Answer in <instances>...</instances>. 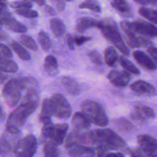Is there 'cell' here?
<instances>
[{
	"label": "cell",
	"mask_w": 157,
	"mask_h": 157,
	"mask_svg": "<svg viewBox=\"0 0 157 157\" xmlns=\"http://www.w3.org/2000/svg\"><path fill=\"white\" fill-rule=\"evenodd\" d=\"M50 27L53 34L56 37H62L66 32V27L64 23L57 18H53L50 20Z\"/></svg>",
	"instance_id": "obj_25"
},
{
	"label": "cell",
	"mask_w": 157,
	"mask_h": 157,
	"mask_svg": "<svg viewBox=\"0 0 157 157\" xmlns=\"http://www.w3.org/2000/svg\"><path fill=\"white\" fill-rule=\"evenodd\" d=\"M64 1H72L73 0H64Z\"/></svg>",
	"instance_id": "obj_51"
},
{
	"label": "cell",
	"mask_w": 157,
	"mask_h": 157,
	"mask_svg": "<svg viewBox=\"0 0 157 157\" xmlns=\"http://www.w3.org/2000/svg\"><path fill=\"white\" fill-rule=\"evenodd\" d=\"M17 14L29 18H34L38 17V13L37 11L31 9V8H21L15 10Z\"/></svg>",
	"instance_id": "obj_35"
},
{
	"label": "cell",
	"mask_w": 157,
	"mask_h": 157,
	"mask_svg": "<svg viewBox=\"0 0 157 157\" xmlns=\"http://www.w3.org/2000/svg\"><path fill=\"white\" fill-rule=\"evenodd\" d=\"M61 82L66 90L72 94H77L80 91L78 83L72 78L69 77H64L62 78Z\"/></svg>",
	"instance_id": "obj_26"
},
{
	"label": "cell",
	"mask_w": 157,
	"mask_h": 157,
	"mask_svg": "<svg viewBox=\"0 0 157 157\" xmlns=\"http://www.w3.org/2000/svg\"><path fill=\"white\" fill-rule=\"evenodd\" d=\"M40 142H43L49 139V141L56 145H61L66 137L68 125L66 123L53 124L52 121L43 124Z\"/></svg>",
	"instance_id": "obj_6"
},
{
	"label": "cell",
	"mask_w": 157,
	"mask_h": 157,
	"mask_svg": "<svg viewBox=\"0 0 157 157\" xmlns=\"http://www.w3.org/2000/svg\"><path fill=\"white\" fill-rule=\"evenodd\" d=\"M37 147L36 137L33 134H28L18 140L14 147L15 157H33Z\"/></svg>",
	"instance_id": "obj_8"
},
{
	"label": "cell",
	"mask_w": 157,
	"mask_h": 157,
	"mask_svg": "<svg viewBox=\"0 0 157 157\" xmlns=\"http://www.w3.org/2000/svg\"><path fill=\"white\" fill-rule=\"evenodd\" d=\"M132 30L144 37L155 38L157 36V28L155 25L145 20L137 19L130 22Z\"/></svg>",
	"instance_id": "obj_10"
},
{
	"label": "cell",
	"mask_w": 157,
	"mask_h": 157,
	"mask_svg": "<svg viewBox=\"0 0 157 157\" xmlns=\"http://www.w3.org/2000/svg\"><path fill=\"white\" fill-rule=\"evenodd\" d=\"M147 52L148 55L151 57L152 60L156 64L157 61V49L155 47L150 46L147 48Z\"/></svg>",
	"instance_id": "obj_41"
},
{
	"label": "cell",
	"mask_w": 157,
	"mask_h": 157,
	"mask_svg": "<svg viewBox=\"0 0 157 157\" xmlns=\"http://www.w3.org/2000/svg\"><path fill=\"white\" fill-rule=\"evenodd\" d=\"M139 14L148 21L156 24L157 23V11L155 9L149 7H141L138 10Z\"/></svg>",
	"instance_id": "obj_27"
},
{
	"label": "cell",
	"mask_w": 157,
	"mask_h": 157,
	"mask_svg": "<svg viewBox=\"0 0 157 157\" xmlns=\"http://www.w3.org/2000/svg\"><path fill=\"white\" fill-rule=\"evenodd\" d=\"M11 13L8 11L7 5L4 1H0V22L2 25L4 20L9 17L11 16Z\"/></svg>",
	"instance_id": "obj_37"
},
{
	"label": "cell",
	"mask_w": 157,
	"mask_h": 157,
	"mask_svg": "<svg viewBox=\"0 0 157 157\" xmlns=\"http://www.w3.org/2000/svg\"><path fill=\"white\" fill-rule=\"evenodd\" d=\"M3 25H6L7 28L10 30L15 33H23L27 31L26 26L23 23L17 21L12 15L5 20Z\"/></svg>",
	"instance_id": "obj_23"
},
{
	"label": "cell",
	"mask_w": 157,
	"mask_h": 157,
	"mask_svg": "<svg viewBox=\"0 0 157 157\" xmlns=\"http://www.w3.org/2000/svg\"><path fill=\"white\" fill-rule=\"evenodd\" d=\"M66 44H67L69 48L71 50H74L75 48H74V37L70 34H67L66 35Z\"/></svg>",
	"instance_id": "obj_42"
},
{
	"label": "cell",
	"mask_w": 157,
	"mask_h": 157,
	"mask_svg": "<svg viewBox=\"0 0 157 157\" xmlns=\"http://www.w3.org/2000/svg\"><path fill=\"white\" fill-rule=\"evenodd\" d=\"M66 148L69 157H93L94 155L92 148L81 144H71Z\"/></svg>",
	"instance_id": "obj_14"
},
{
	"label": "cell",
	"mask_w": 157,
	"mask_h": 157,
	"mask_svg": "<svg viewBox=\"0 0 157 157\" xmlns=\"http://www.w3.org/2000/svg\"><path fill=\"white\" fill-rule=\"evenodd\" d=\"M129 86L133 92L139 94L153 96L156 94L155 87L144 80H137L131 83Z\"/></svg>",
	"instance_id": "obj_16"
},
{
	"label": "cell",
	"mask_w": 157,
	"mask_h": 157,
	"mask_svg": "<svg viewBox=\"0 0 157 157\" xmlns=\"http://www.w3.org/2000/svg\"><path fill=\"white\" fill-rule=\"evenodd\" d=\"M82 113L90 123L99 126L104 127L109 123L108 117L101 104L90 100L83 101L81 105Z\"/></svg>",
	"instance_id": "obj_4"
},
{
	"label": "cell",
	"mask_w": 157,
	"mask_h": 157,
	"mask_svg": "<svg viewBox=\"0 0 157 157\" xmlns=\"http://www.w3.org/2000/svg\"><path fill=\"white\" fill-rule=\"evenodd\" d=\"M72 124L77 131H82L88 129L91 123L82 112H75L72 118Z\"/></svg>",
	"instance_id": "obj_21"
},
{
	"label": "cell",
	"mask_w": 157,
	"mask_h": 157,
	"mask_svg": "<svg viewBox=\"0 0 157 157\" xmlns=\"http://www.w3.org/2000/svg\"><path fill=\"white\" fill-rule=\"evenodd\" d=\"M5 118H6L5 112H4L2 107H1V105L0 104V122L4 121Z\"/></svg>",
	"instance_id": "obj_47"
},
{
	"label": "cell",
	"mask_w": 157,
	"mask_h": 157,
	"mask_svg": "<svg viewBox=\"0 0 157 157\" xmlns=\"http://www.w3.org/2000/svg\"><path fill=\"white\" fill-rule=\"evenodd\" d=\"M18 133H12L7 130L0 137V156L1 157H10L17 142L15 137Z\"/></svg>",
	"instance_id": "obj_11"
},
{
	"label": "cell",
	"mask_w": 157,
	"mask_h": 157,
	"mask_svg": "<svg viewBox=\"0 0 157 157\" xmlns=\"http://www.w3.org/2000/svg\"><path fill=\"white\" fill-rule=\"evenodd\" d=\"M98 21L90 17H82L77 20L75 29L79 33H85L88 29L98 28Z\"/></svg>",
	"instance_id": "obj_20"
},
{
	"label": "cell",
	"mask_w": 157,
	"mask_h": 157,
	"mask_svg": "<svg viewBox=\"0 0 157 157\" xmlns=\"http://www.w3.org/2000/svg\"><path fill=\"white\" fill-rule=\"evenodd\" d=\"M10 6L13 9H21V8H31L33 6V4L26 0H21V1H16L10 4Z\"/></svg>",
	"instance_id": "obj_38"
},
{
	"label": "cell",
	"mask_w": 157,
	"mask_h": 157,
	"mask_svg": "<svg viewBox=\"0 0 157 157\" xmlns=\"http://www.w3.org/2000/svg\"><path fill=\"white\" fill-rule=\"evenodd\" d=\"M53 115L59 118H67L72 113L71 107L66 98L61 94L55 93L50 98Z\"/></svg>",
	"instance_id": "obj_9"
},
{
	"label": "cell",
	"mask_w": 157,
	"mask_h": 157,
	"mask_svg": "<svg viewBox=\"0 0 157 157\" xmlns=\"http://www.w3.org/2000/svg\"><path fill=\"white\" fill-rule=\"evenodd\" d=\"M12 56L11 50L6 45L0 43V59H10Z\"/></svg>",
	"instance_id": "obj_39"
},
{
	"label": "cell",
	"mask_w": 157,
	"mask_h": 157,
	"mask_svg": "<svg viewBox=\"0 0 157 157\" xmlns=\"http://www.w3.org/2000/svg\"><path fill=\"white\" fill-rule=\"evenodd\" d=\"M10 46L20 59L25 61H28L31 59V55L29 52L18 42L13 40L10 43Z\"/></svg>",
	"instance_id": "obj_28"
},
{
	"label": "cell",
	"mask_w": 157,
	"mask_h": 157,
	"mask_svg": "<svg viewBox=\"0 0 157 157\" xmlns=\"http://www.w3.org/2000/svg\"><path fill=\"white\" fill-rule=\"evenodd\" d=\"M78 7L82 9H89L98 13L101 11V6L96 0H85L78 5Z\"/></svg>",
	"instance_id": "obj_33"
},
{
	"label": "cell",
	"mask_w": 157,
	"mask_h": 157,
	"mask_svg": "<svg viewBox=\"0 0 157 157\" xmlns=\"http://www.w3.org/2000/svg\"><path fill=\"white\" fill-rule=\"evenodd\" d=\"M21 43L26 48L33 50L36 51L37 50V45L33 38L27 35H21L20 37Z\"/></svg>",
	"instance_id": "obj_34"
},
{
	"label": "cell",
	"mask_w": 157,
	"mask_h": 157,
	"mask_svg": "<svg viewBox=\"0 0 157 157\" xmlns=\"http://www.w3.org/2000/svg\"><path fill=\"white\" fill-rule=\"evenodd\" d=\"M53 116L50 98H45L42 101L41 110L39 115V121L43 123H47L51 121V118Z\"/></svg>",
	"instance_id": "obj_18"
},
{
	"label": "cell",
	"mask_w": 157,
	"mask_h": 157,
	"mask_svg": "<svg viewBox=\"0 0 157 157\" xmlns=\"http://www.w3.org/2000/svg\"><path fill=\"white\" fill-rule=\"evenodd\" d=\"M137 142L147 157H157V141L155 138L148 134L137 136Z\"/></svg>",
	"instance_id": "obj_12"
},
{
	"label": "cell",
	"mask_w": 157,
	"mask_h": 157,
	"mask_svg": "<svg viewBox=\"0 0 157 157\" xmlns=\"http://www.w3.org/2000/svg\"><path fill=\"white\" fill-rule=\"evenodd\" d=\"M54 6L59 11H62L65 7V4L63 0H52Z\"/></svg>",
	"instance_id": "obj_43"
},
{
	"label": "cell",
	"mask_w": 157,
	"mask_h": 157,
	"mask_svg": "<svg viewBox=\"0 0 157 157\" xmlns=\"http://www.w3.org/2000/svg\"><path fill=\"white\" fill-rule=\"evenodd\" d=\"M105 157H124V155L120 152H111L106 153Z\"/></svg>",
	"instance_id": "obj_45"
},
{
	"label": "cell",
	"mask_w": 157,
	"mask_h": 157,
	"mask_svg": "<svg viewBox=\"0 0 157 157\" xmlns=\"http://www.w3.org/2000/svg\"><path fill=\"white\" fill-rule=\"evenodd\" d=\"M27 83L28 80L25 78H12L4 85L2 94L9 107H13L18 103L21 99V93L27 85Z\"/></svg>",
	"instance_id": "obj_5"
},
{
	"label": "cell",
	"mask_w": 157,
	"mask_h": 157,
	"mask_svg": "<svg viewBox=\"0 0 157 157\" xmlns=\"http://www.w3.org/2000/svg\"><path fill=\"white\" fill-rule=\"evenodd\" d=\"M131 75L124 71L112 70L107 75V78L112 85L118 88H124L131 79Z\"/></svg>",
	"instance_id": "obj_13"
},
{
	"label": "cell",
	"mask_w": 157,
	"mask_h": 157,
	"mask_svg": "<svg viewBox=\"0 0 157 157\" xmlns=\"http://www.w3.org/2000/svg\"><path fill=\"white\" fill-rule=\"evenodd\" d=\"M90 141L105 150H119L126 146V143L117 133L111 129H96L89 134Z\"/></svg>",
	"instance_id": "obj_2"
},
{
	"label": "cell",
	"mask_w": 157,
	"mask_h": 157,
	"mask_svg": "<svg viewBox=\"0 0 157 157\" xmlns=\"http://www.w3.org/2000/svg\"><path fill=\"white\" fill-rule=\"evenodd\" d=\"M1 25H2V24H1V22H0V26H1Z\"/></svg>",
	"instance_id": "obj_53"
},
{
	"label": "cell",
	"mask_w": 157,
	"mask_h": 157,
	"mask_svg": "<svg viewBox=\"0 0 157 157\" xmlns=\"http://www.w3.org/2000/svg\"><path fill=\"white\" fill-rule=\"evenodd\" d=\"M7 37L6 34L4 31L0 30V40H6L7 39Z\"/></svg>",
	"instance_id": "obj_49"
},
{
	"label": "cell",
	"mask_w": 157,
	"mask_h": 157,
	"mask_svg": "<svg viewBox=\"0 0 157 157\" xmlns=\"http://www.w3.org/2000/svg\"><path fill=\"white\" fill-rule=\"evenodd\" d=\"M120 64L128 72H131L134 75H139L140 73L139 69L132 63L123 56L120 58Z\"/></svg>",
	"instance_id": "obj_32"
},
{
	"label": "cell",
	"mask_w": 157,
	"mask_h": 157,
	"mask_svg": "<svg viewBox=\"0 0 157 157\" xmlns=\"http://www.w3.org/2000/svg\"><path fill=\"white\" fill-rule=\"evenodd\" d=\"M92 39V37L90 36H75L74 37V44L78 46L83 45L86 42H88Z\"/></svg>",
	"instance_id": "obj_40"
},
{
	"label": "cell",
	"mask_w": 157,
	"mask_h": 157,
	"mask_svg": "<svg viewBox=\"0 0 157 157\" xmlns=\"http://www.w3.org/2000/svg\"><path fill=\"white\" fill-rule=\"evenodd\" d=\"M131 157H144L142 153L139 150H134L131 153Z\"/></svg>",
	"instance_id": "obj_46"
},
{
	"label": "cell",
	"mask_w": 157,
	"mask_h": 157,
	"mask_svg": "<svg viewBox=\"0 0 157 157\" xmlns=\"http://www.w3.org/2000/svg\"><path fill=\"white\" fill-rule=\"evenodd\" d=\"M37 40L43 50L47 52L51 48V40L47 33L45 31H41L38 33Z\"/></svg>",
	"instance_id": "obj_31"
},
{
	"label": "cell",
	"mask_w": 157,
	"mask_h": 157,
	"mask_svg": "<svg viewBox=\"0 0 157 157\" xmlns=\"http://www.w3.org/2000/svg\"><path fill=\"white\" fill-rule=\"evenodd\" d=\"M157 0H150V4L153 6H156Z\"/></svg>",
	"instance_id": "obj_50"
},
{
	"label": "cell",
	"mask_w": 157,
	"mask_h": 157,
	"mask_svg": "<svg viewBox=\"0 0 157 157\" xmlns=\"http://www.w3.org/2000/svg\"><path fill=\"white\" fill-rule=\"evenodd\" d=\"M133 117L137 120H144L155 117L154 110L150 107L144 105H136L134 106Z\"/></svg>",
	"instance_id": "obj_19"
},
{
	"label": "cell",
	"mask_w": 157,
	"mask_h": 157,
	"mask_svg": "<svg viewBox=\"0 0 157 157\" xmlns=\"http://www.w3.org/2000/svg\"><path fill=\"white\" fill-rule=\"evenodd\" d=\"M18 70L17 64L13 60L10 59H0V71L13 73Z\"/></svg>",
	"instance_id": "obj_29"
},
{
	"label": "cell",
	"mask_w": 157,
	"mask_h": 157,
	"mask_svg": "<svg viewBox=\"0 0 157 157\" xmlns=\"http://www.w3.org/2000/svg\"><path fill=\"white\" fill-rule=\"evenodd\" d=\"M44 9H45V11L51 16H55L56 15V13L55 9L48 5H45V4L44 5Z\"/></svg>",
	"instance_id": "obj_44"
},
{
	"label": "cell",
	"mask_w": 157,
	"mask_h": 157,
	"mask_svg": "<svg viewBox=\"0 0 157 157\" xmlns=\"http://www.w3.org/2000/svg\"><path fill=\"white\" fill-rule=\"evenodd\" d=\"M136 2L142 5H148L150 4L149 0H134Z\"/></svg>",
	"instance_id": "obj_48"
},
{
	"label": "cell",
	"mask_w": 157,
	"mask_h": 157,
	"mask_svg": "<svg viewBox=\"0 0 157 157\" xmlns=\"http://www.w3.org/2000/svg\"><path fill=\"white\" fill-rule=\"evenodd\" d=\"M132 55L138 64L145 70L151 71L156 70V64L145 52L141 50H135Z\"/></svg>",
	"instance_id": "obj_15"
},
{
	"label": "cell",
	"mask_w": 157,
	"mask_h": 157,
	"mask_svg": "<svg viewBox=\"0 0 157 157\" xmlns=\"http://www.w3.org/2000/svg\"><path fill=\"white\" fill-rule=\"evenodd\" d=\"M103 36L125 56L129 55V50L122 39L116 22L111 18L98 21V28Z\"/></svg>",
	"instance_id": "obj_3"
},
{
	"label": "cell",
	"mask_w": 157,
	"mask_h": 157,
	"mask_svg": "<svg viewBox=\"0 0 157 157\" xmlns=\"http://www.w3.org/2000/svg\"><path fill=\"white\" fill-rule=\"evenodd\" d=\"M43 151L44 157H60L57 145L50 141L45 143Z\"/></svg>",
	"instance_id": "obj_30"
},
{
	"label": "cell",
	"mask_w": 157,
	"mask_h": 157,
	"mask_svg": "<svg viewBox=\"0 0 157 157\" xmlns=\"http://www.w3.org/2000/svg\"><path fill=\"white\" fill-rule=\"evenodd\" d=\"M104 61L107 66L111 67H115L118 62V54L115 48L110 46L105 48L104 53Z\"/></svg>",
	"instance_id": "obj_22"
},
{
	"label": "cell",
	"mask_w": 157,
	"mask_h": 157,
	"mask_svg": "<svg viewBox=\"0 0 157 157\" xmlns=\"http://www.w3.org/2000/svg\"><path fill=\"white\" fill-rule=\"evenodd\" d=\"M120 26L123 32L128 45L131 48H148L153 45V43L145 37L136 35L132 29L130 22L126 20H123L120 22Z\"/></svg>",
	"instance_id": "obj_7"
},
{
	"label": "cell",
	"mask_w": 157,
	"mask_h": 157,
	"mask_svg": "<svg viewBox=\"0 0 157 157\" xmlns=\"http://www.w3.org/2000/svg\"><path fill=\"white\" fill-rule=\"evenodd\" d=\"M111 6L123 17L130 18L133 15L131 7L126 0H109Z\"/></svg>",
	"instance_id": "obj_17"
},
{
	"label": "cell",
	"mask_w": 157,
	"mask_h": 157,
	"mask_svg": "<svg viewBox=\"0 0 157 157\" xmlns=\"http://www.w3.org/2000/svg\"><path fill=\"white\" fill-rule=\"evenodd\" d=\"M0 1H6V0H0Z\"/></svg>",
	"instance_id": "obj_52"
},
{
	"label": "cell",
	"mask_w": 157,
	"mask_h": 157,
	"mask_svg": "<svg viewBox=\"0 0 157 157\" xmlns=\"http://www.w3.org/2000/svg\"><path fill=\"white\" fill-rule=\"evenodd\" d=\"M39 101L37 90L34 87L29 88L21 103L9 115L6 130L12 133H18L29 116L37 108Z\"/></svg>",
	"instance_id": "obj_1"
},
{
	"label": "cell",
	"mask_w": 157,
	"mask_h": 157,
	"mask_svg": "<svg viewBox=\"0 0 157 157\" xmlns=\"http://www.w3.org/2000/svg\"><path fill=\"white\" fill-rule=\"evenodd\" d=\"M90 59L97 66H101L103 64L102 58L99 52L96 50H92L88 54Z\"/></svg>",
	"instance_id": "obj_36"
},
{
	"label": "cell",
	"mask_w": 157,
	"mask_h": 157,
	"mask_svg": "<svg viewBox=\"0 0 157 157\" xmlns=\"http://www.w3.org/2000/svg\"><path fill=\"white\" fill-rule=\"evenodd\" d=\"M58 64L56 58L52 55H47L44 60V69L50 75H55L58 72Z\"/></svg>",
	"instance_id": "obj_24"
}]
</instances>
